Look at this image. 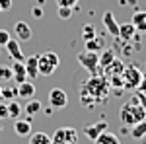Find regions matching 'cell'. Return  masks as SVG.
Masks as SVG:
<instances>
[{
    "mask_svg": "<svg viewBox=\"0 0 146 144\" xmlns=\"http://www.w3.org/2000/svg\"><path fill=\"white\" fill-rule=\"evenodd\" d=\"M109 96V82L101 76H94L82 86V103L84 105H96V103H103Z\"/></svg>",
    "mask_w": 146,
    "mask_h": 144,
    "instance_id": "1",
    "label": "cell"
},
{
    "mask_svg": "<svg viewBox=\"0 0 146 144\" xmlns=\"http://www.w3.org/2000/svg\"><path fill=\"white\" fill-rule=\"evenodd\" d=\"M10 68H12V80L16 84H22L23 80H27V72H25V66H23L22 60H14Z\"/></svg>",
    "mask_w": 146,
    "mask_h": 144,
    "instance_id": "12",
    "label": "cell"
},
{
    "mask_svg": "<svg viewBox=\"0 0 146 144\" xmlns=\"http://www.w3.org/2000/svg\"><path fill=\"white\" fill-rule=\"evenodd\" d=\"M144 144H146V142H144Z\"/></svg>",
    "mask_w": 146,
    "mask_h": 144,
    "instance_id": "39",
    "label": "cell"
},
{
    "mask_svg": "<svg viewBox=\"0 0 146 144\" xmlns=\"http://www.w3.org/2000/svg\"><path fill=\"white\" fill-rule=\"evenodd\" d=\"M0 80L2 82H12V68L10 66H0Z\"/></svg>",
    "mask_w": 146,
    "mask_h": 144,
    "instance_id": "28",
    "label": "cell"
},
{
    "mask_svg": "<svg viewBox=\"0 0 146 144\" xmlns=\"http://www.w3.org/2000/svg\"><path fill=\"white\" fill-rule=\"evenodd\" d=\"M0 133H2V127H0Z\"/></svg>",
    "mask_w": 146,
    "mask_h": 144,
    "instance_id": "38",
    "label": "cell"
},
{
    "mask_svg": "<svg viewBox=\"0 0 146 144\" xmlns=\"http://www.w3.org/2000/svg\"><path fill=\"white\" fill-rule=\"evenodd\" d=\"M113 60H115V53H113L111 49H107V51L100 56V66H107V64H111Z\"/></svg>",
    "mask_w": 146,
    "mask_h": 144,
    "instance_id": "26",
    "label": "cell"
},
{
    "mask_svg": "<svg viewBox=\"0 0 146 144\" xmlns=\"http://www.w3.org/2000/svg\"><path fill=\"white\" fill-rule=\"evenodd\" d=\"M8 41H10V33H8L6 29H2V27H0V47H4Z\"/></svg>",
    "mask_w": 146,
    "mask_h": 144,
    "instance_id": "30",
    "label": "cell"
},
{
    "mask_svg": "<svg viewBox=\"0 0 146 144\" xmlns=\"http://www.w3.org/2000/svg\"><path fill=\"white\" fill-rule=\"evenodd\" d=\"M103 131H107V123L100 121V123H94V125H86L84 127V134L90 138V140H96Z\"/></svg>",
    "mask_w": 146,
    "mask_h": 144,
    "instance_id": "10",
    "label": "cell"
},
{
    "mask_svg": "<svg viewBox=\"0 0 146 144\" xmlns=\"http://www.w3.org/2000/svg\"><path fill=\"white\" fill-rule=\"evenodd\" d=\"M0 98H2V88H0Z\"/></svg>",
    "mask_w": 146,
    "mask_h": 144,
    "instance_id": "37",
    "label": "cell"
},
{
    "mask_svg": "<svg viewBox=\"0 0 146 144\" xmlns=\"http://www.w3.org/2000/svg\"><path fill=\"white\" fill-rule=\"evenodd\" d=\"M60 64V58L55 51H45L41 55H37V70L43 76H51Z\"/></svg>",
    "mask_w": 146,
    "mask_h": 144,
    "instance_id": "3",
    "label": "cell"
},
{
    "mask_svg": "<svg viewBox=\"0 0 146 144\" xmlns=\"http://www.w3.org/2000/svg\"><path fill=\"white\" fill-rule=\"evenodd\" d=\"M4 47H6V53L10 55L12 60H22V62L25 60V56H23V53H22V47H20V41H18V39H10Z\"/></svg>",
    "mask_w": 146,
    "mask_h": 144,
    "instance_id": "9",
    "label": "cell"
},
{
    "mask_svg": "<svg viewBox=\"0 0 146 144\" xmlns=\"http://www.w3.org/2000/svg\"><path fill=\"white\" fill-rule=\"evenodd\" d=\"M43 113H45V115H53V107H49V109H45Z\"/></svg>",
    "mask_w": 146,
    "mask_h": 144,
    "instance_id": "36",
    "label": "cell"
},
{
    "mask_svg": "<svg viewBox=\"0 0 146 144\" xmlns=\"http://www.w3.org/2000/svg\"><path fill=\"white\" fill-rule=\"evenodd\" d=\"M96 35H98L96 33V27H94L92 23H84V25H82V39H84V41H90Z\"/></svg>",
    "mask_w": 146,
    "mask_h": 144,
    "instance_id": "24",
    "label": "cell"
},
{
    "mask_svg": "<svg viewBox=\"0 0 146 144\" xmlns=\"http://www.w3.org/2000/svg\"><path fill=\"white\" fill-rule=\"evenodd\" d=\"M22 113H23V107L16 100H12L10 103H8V117H14V119H16V117H20Z\"/></svg>",
    "mask_w": 146,
    "mask_h": 144,
    "instance_id": "23",
    "label": "cell"
},
{
    "mask_svg": "<svg viewBox=\"0 0 146 144\" xmlns=\"http://www.w3.org/2000/svg\"><path fill=\"white\" fill-rule=\"evenodd\" d=\"M12 8V0H0V12H8Z\"/></svg>",
    "mask_w": 146,
    "mask_h": 144,
    "instance_id": "32",
    "label": "cell"
},
{
    "mask_svg": "<svg viewBox=\"0 0 146 144\" xmlns=\"http://www.w3.org/2000/svg\"><path fill=\"white\" fill-rule=\"evenodd\" d=\"M136 92H142V94H146V74H142V80H140V84H138Z\"/></svg>",
    "mask_w": 146,
    "mask_h": 144,
    "instance_id": "33",
    "label": "cell"
},
{
    "mask_svg": "<svg viewBox=\"0 0 146 144\" xmlns=\"http://www.w3.org/2000/svg\"><path fill=\"white\" fill-rule=\"evenodd\" d=\"M131 136L135 138V140H140V138H144L146 136V119L140 123H136L133 125V129H131Z\"/></svg>",
    "mask_w": 146,
    "mask_h": 144,
    "instance_id": "20",
    "label": "cell"
},
{
    "mask_svg": "<svg viewBox=\"0 0 146 144\" xmlns=\"http://www.w3.org/2000/svg\"><path fill=\"white\" fill-rule=\"evenodd\" d=\"M6 117H8V105L0 103V119H6Z\"/></svg>",
    "mask_w": 146,
    "mask_h": 144,
    "instance_id": "34",
    "label": "cell"
},
{
    "mask_svg": "<svg viewBox=\"0 0 146 144\" xmlns=\"http://www.w3.org/2000/svg\"><path fill=\"white\" fill-rule=\"evenodd\" d=\"M94 142H98V144H121V140H119V136H117V134L109 133V131H103V133H101Z\"/></svg>",
    "mask_w": 146,
    "mask_h": 144,
    "instance_id": "18",
    "label": "cell"
},
{
    "mask_svg": "<svg viewBox=\"0 0 146 144\" xmlns=\"http://www.w3.org/2000/svg\"><path fill=\"white\" fill-rule=\"evenodd\" d=\"M14 133L18 136H29L31 134V119H20L14 125Z\"/></svg>",
    "mask_w": 146,
    "mask_h": 144,
    "instance_id": "15",
    "label": "cell"
},
{
    "mask_svg": "<svg viewBox=\"0 0 146 144\" xmlns=\"http://www.w3.org/2000/svg\"><path fill=\"white\" fill-rule=\"evenodd\" d=\"M119 117H121V121H123L125 127H133V125H136V123H140V121H144V119H146V109L140 105L138 98L135 96L127 105L121 107Z\"/></svg>",
    "mask_w": 146,
    "mask_h": 144,
    "instance_id": "2",
    "label": "cell"
},
{
    "mask_svg": "<svg viewBox=\"0 0 146 144\" xmlns=\"http://www.w3.org/2000/svg\"><path fill=\"white\" fill-rule=\"evenodd\" d=\"M41 107H43V105H41V101L35 100V98H31V100H27V103H25L23 111H25V113H27V117L31 119V117H33L37 111H41Z\"/></svg>",
    "mask_w": 146,
    "mask_h": 144,
    "instance_id": "19",
    "label": "cell"
},
{
    "mask_svg": "<svg viewBox=\"0 0 146 144\" xmlns=\"http://www.w3.org/2000/svg\"><path fill=\"white\" fill-rule=\"evenodd\" d=\"M49 103L53 109H62L68 103V94L62 88H53L49 92Z\"/></svg>",
    "mask_w": 146,
    "mask_h": 144,
    "instance_id": "7",
    "label": "cell"
},
{
    "mask_svg": "<svg viewBox=\"0 0 146 144\" xmlns=\"http://www.w3.org/2000/svg\"><path fill=\"white\" fill-rule=\"evenodd\" d=\"M136 98H138V101H140V105L146 109V94H142V92H136Z\"/></svg>",
    "mask_w": 146,
    "mask_h": 144,
    "instance_id": "35",
    "label": "cell"
},
{
    "mask_svg": "<svg viewBox=\"0 0 146 144\" xmlns=\"http://www.w3.org/2000/svg\"><path fill=\"white\" fill-rule=\"evenodd\" d=\"M72 12H74V8H66V6H58V10H56V14H58V18H60V20H70Z\"/></svg>",
    "mask_w": 146,
    "mask_h": 144,
    "instance_id": "27",
    "label": "cell"
},
{
    "mask_svg": "<svg viewBox=\"0 0 146 144\" xmlns=\"http://www.w3.org/2000/svg\"><path fill=\"white\" fill-rule=\"evenodd\" d=\"M14 33H16L18 41H29L33 37V31H31L27 22H16L14 23Z\"/></svg>",
    "mask_w": 146,
    "mask_h": 144,
    "instance_id": "8",
    "label": "cell"
},
{
    "mask_svg": "<svg viewBox=\"0 0 146 144\" xmlns=\"http://www.w3.org/2000/svg\"><path fill=\"white\" fill-rule=\"evenodd\" d=\"M121 76H123V88L136 90V88H138V84H140V80H142V72H140V68H138V66L129 64V66L123 68Z\"/></svg>",
    "mask_w": 146,
    "mask_h": 144,
    "instance_id": "4",
    "label": "cell"
},
{
    "mask_svg": "<svg viewBox=\"0 0 146 144\" xmlns=\"http://www.w3.org/2000/svg\"><path fill=\"white\" fill-rule=\"evenodd\" d=\"M76 142H78V133L72 127L56 129L55 134L51 136V144H76Z\"/></svg>",
    "mask_w": 146,
    "mask_h": 144,
    "instance_id": "5",
    "label": "cell"
},
{
    "mask_svg": "<svg viewBox=\"0 0 146 144\" xmlns=\"http://www.w3.org/2000/svg\"><path fill=\"white\" fill-rule=\"evenodd\" d=\"M131 23L136 27V31L146 33V12H135V14H133Z\"/></svg>",
    "mask_w": 146,
    "mask_h": 144,
    "instance_id": "16",
    "label": "cell"
},
{
    "mask_svg": "<svg viewBox=\"0 0 146 144\" xmlns=\"http://www.w3.org/2000/svg\"><path fill=\"white\" fill-rule=\"evenodd\" d=\"M18 86V98L22 100H31L35 96V84L31 80H23L22 84H16Z\"/></svg>",
    "mask_w": 146,
    "mask_h": 144,
    "instance_id": "11",
    "label": "cell"
},
{
    "mask_svg": "<svg viewBox=\"0 0 146 144\" xmlns=\"http://www.w3.org/2000/svg\"><path fill=\"white\" fill-rule=\"evenodd\" d=\"M23 66H25V72H27V80H35L39 76V70H37V55L29 56L23 60Z\"/></svg>",
    "mask_w": 146,
    "mask_h": 144,
    "instance_id": "14",
    "label": "cell"
},
{
    "mask_svg": "<svg viewBox=\"0 0 146 144\" xmlns=\"http://www.w3.org/2000/svg\"><path fill=\"white\" fill-rule=\"evenodd\" d=\"M76 60H78L90 74H96V70H98V66H100V55H98L96 51H88V49L82 51V53H78Z\"/></svg>",
    "mask_w": 146,
    "mask_h": 144,
    "instance_id": "6",
    "label": "cell"
},
{
    "mask_svg": "<svg viewBox=\"0 0 146 144\" xmlns=\"http://www.w3.org/2000/svg\"><path fill=\"white\" fill-rule=\"evenodd\" d=\"M101 20H103V25H105V29H107V31H109L113 37H117V35H119V23H117V20H115L113 12L107 10L105 14H103V18H101Z\"/></svg>",
    "mask_w": 146,
    "mask_h": 144,
    "instance_id": "13",
    "label": "cell"
},
{
    "mask_svg": "<svg viewBox=\"0 0 146 144\" xmlns=\"http://www.w3.org/2000/svg\"><path fill=\"white\" fill-rule=\"evenodd\" d=\"M78 2H80V0H56L58 6H66V8H76Z\"/></svg>",
    "mask_w": 146,
    "mask_h": 144,
    "instance_id": "29",
    "label": "cell"
},
{
    "mask_svg": "<svg viewBox=\"0 0 146 144\" xmlns=\"http://www.w3.org/2000/svg\"><path fill=\"white\" fill-rule=\"evenodd\" d=\"M31 16H33L35 20H41V18H43V10H41V6H33V8H31Z\"/></svg>",
    "mask_w": 146,
    "mask_h": 144,
    "instance_id": "31",
    "label": "cell"
},
{
    "mask_svg": "<svg viewBox=\"0 0 146 144\" xmlns=\"http://www.w3.org/2000/svg\"><path fill=\"white\" fill-rule=\"evenodd\" d=\"M16 96H18V86H16V88H14V86H4V88H2V100L12 101Z\"/></svg>",
    "mask_w": 146,
    "mask_h": 144,
    "instance_id": "25",
    "label": "cell"
},
{
    "mask_svg": "<svg viewBox=\"0 0 146 144\" xmlns=\"http://www.w3.org/2000/svg\"><path fill=\"white\" fill-rule=\"evenodd\" d=\"M27 144H51V136L47 133H33L31 136H29V142Z\"/></svg>",
    "mask_w": 146,
    "mask_h": 144,
    "instance_id": "22",
    "label": "cell"
},
{
    "mask_svg": "<svg viewBox=\"0 0 146 144\" xmlns=\"http://www.w3.org/2000/svg\"><path fill=\"white\" fill-rule=\"evenodd\" d=\"M136 33V27L133 23H123V25H119V35L117 37H121L123 41H131Z\"/></svg>",
    "mask_w": 146,
    "mask_h": 144,
    "instance_id": "17",
    "label": "cell"
},
{
    "mask_svg": "<svg viewBox=\"0 0 146 144\" xmlns=\"http://www.w3.org/2000/svg\"><path fill=\"white\" fill-rule=\"evenodd\" d=\"M86 43V49L88 51H100V49H103L105 47V41H103V37H100V35H96L94 39H90V41H84Z\"/></svg>",
    "mask_w": 146,
    "mask_h": 144,
    "instance_id": "21",
    "label": "cell"
}]
</instances>
